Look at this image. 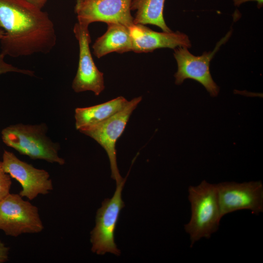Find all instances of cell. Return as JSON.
<instances>
[{
    "label": "cell",
    "mask_w": 263,
    "mask_h": 263,
    "mask_svg": "<svg viewBox=\"0 0 263 263\" xmlns=\"http://www.w3.org/2000/svg\"><path fill=\"white\" fill-rule=\"evenodd\" d=\"M2 53L13 57L49 53L56 42L54 24L47 12L25 0H0Z\"/></svg>",
    "instance_id": "6da1fadb"
},
{
    "label": "cell",
    "mask_w": 263,
    "mask_h": 263,
    "mask_svg": "<svg viewBox=\"0 0 263 263\" xmlns=\"http://www.w3.org/2000/svg\"><path fill=\"white\" fill-rule=\"evenodd\" d=\"M191 217L184 225L191 247L201 239L210 238L219 229L221 215L216 184L206 180L188 188Z\"/></svg>",
    "instance_id": "7a4b0ae2"
},
{
    "label": "cell",
    "mask_w": 263,
    "mask_h": 263,
    "mask_svg": "<svg viewBox=\"0 0 263 263\" xmlns=\"http://www.w3.org/2000/svg\"><path fill=\"white\" fill-rule=\"evenodd\" d=\"M45 123L35 125L22 123L10 125L1 132L3 142L20 154L33 160H42L63 165L65 160L60 157L58 143L54 142L46 135Z\"/></svg>",
    "instance_id": "3957f363"
},
{
    "label": "cell",
    "mask_w": 263,
    "mask_h": 263,
    "mask_svg": "<svg viewBox=\"0 0 263 263\" xmlns=\"http://www.w3.org/2000/svg\"><path fill=\"white\" fill-rule=\"evenodd\" d=\"M43 228L38 207L19 194L10 193L0 201V230L6 235L38 233Z\"/></svg>",
    "instance_id": "277c9868"
},
{
    "label": "cell",
    "mask_w": 263,
    "mask_h": 263,
    "mask_svg": "<svg viewBox=\"0 0 263 263\" xmlns=\"http://www.w3.org/2000/svg\"><path fill=\"white\" fill-rule=\"evenodd\" d=\"M127 177L119 184L113 197L105 199L96 212L95 225L91 232L92 251L98 255L110 252L119 256L120 251L114 242V231L121 209L124 207L122 191Z\"/></svg>",
    "instance_id": "5b68a950"
},
{
    "label": "cell",
    "mask_w": 263,
    "mask_h": 263,
    "mask_svg": "<svg viewBox=\"0 0 263 263\" xmlns=\"http://www.w3.org/2000/svg\"><path fill=\"white\" fill-rule=\"evenodd\" d=\"M231 33L232 30L229 31L219 41L212 51L205 52L201 56H194L186 47L174 49L173 56L178 67L174 74L175 83L181 85L185 79H192L204 86L210 96H217L220 89L210 74V63L220 47L230 38Z\"/></svg>",
    "instance_id": "8992f818"
},
{
    "label": "cell",
    "mask_w": 263,
    "mask_h": 263,
    "mask_svg": "<svg viewBox=\"0 0 263 263\" xmlns=\"http://www.w3.org/2000/svg\"><path fill=\"white\" fill-rule=\"evenodd\" d=\"M142 100V96L133 98L119 112L107 120L93 127L79 131L96 141L106 151L111 169V177L116 185L124 179L117 167L115 145L123 132L133 110Z\"/></svg>",
    "instance_id": "52a82bcc"
},
{
    "label": "cell",
    "mask_w": 263,
    "mask_h": 263,
    "mask_svg": "<svg viewBox=\"0 0 263 263\" xmlns=\"http://www.w3.org/2000/svg\"><path fill=\"white\" fill-rule=\"evenodd\" d=\"M221 217L240 210L259 215L263 212V184L261 181L216 184Z\"/></svg>",
    "instance_id": "ba28073f"
},
{
    "label": "cell",
    "mask_w": 263,
    "mask_h": 263,
    "mask_svg": "<svg viewBox=\"0 0 263 263\" xmlns=\"http://www.w3.org/2000/svg\"><path fill=\"white\" fill-rule=\"evenodd\" d=\"M2 164L4 171L21 186L19 194L32 200L39 195H46L53 189L49 173L23 161L13 152L4 150Z\"/></svg>",
    "instance_id": "9c48e42d"
},
{
    "label": "cell",
    "mask_w": 263,
    "mask_h": 263,
    "mask_svg": "<svg viewBox=\"0 0 263 263\" xmlns=\"http://www.w3.org/2000/svg\"><path fill=\"white\" fill-rule=\"evenodd\" d=\"M132 0H80L75 6L77 22L87 26L94 22L119 23L130 27L134 24Z\"/></svg>",
    "instance_id": "30bf717a"
},
{
    "label": "cell",
    "mask_w": 263,
    "mask_h": 263,
    "mask_svg": "<svg viewBox=\"0 0 263 263\" xmlns=\"http://www.w3.org/2000/svg\"><path fill=\"white\" fill-rule=\"evenodd\" d=\"M88 27L78 22L74 27L73 31L79 45V60L72 87L75 93L90 91L98 96L105 89L104 80L103 73L99 71L92 56Z\"/></svg>",
    "instance_id": "8fae6325"
},
{
    "label": "cell",
    "mask_w": 263,
    "mask_h": 263,
    "mask_svg": "<svg viewBox=\"0 0 263 263\" xmlns=\"http://www.w3.org/2000/svg\"><path fill=\"white\" fill-rule=\"evenodd\" d=\"M129 29L132 39V51L136 53L152 52L160 48L191 47L188 37L179 31L159 32L141 24H134Z\"/></svg>",
    "instance_id": "7c38bea8"
},
{
    "label": "cell",
    "mask_w": 263,
    "mask_h": 263,
    "mask_svg": "<svg viewBox=\"0 0 263 263\" xmlns=\"http://www.w3.org/2000/svg\"><path fill=\"white\" fill-rule=\"evenodd\" d=\"M106 32L93 44L94 55L100 58L111 53L122 54L132 50L129 27L119 23H108Z\"/></svg>",
    "instance_id": "4fadbf2b"
},
{
    "label": "cell",
    "mask_w": 263,
    "mask_h": 263,
    "mask_svg": "<svg viewBox=\"0 0 263 263\" xmlns=\"http://www.w3.org/2000/svg\"><path fill=\"white\" fill-rule=\"evenodd\" d=\"M128 101L120 96L98 105L75 109V126L76 130L89 129L109 119L121 110Z\"/></svg>",
    "instance_id": "5bb4252c"
},
{
    "label": "cell",
    "mask_w": 263,
    "mask_h": 263,
    "mask_svg": "<svg viewBox=\"0 0 263 263\" xmlns=\"http://www.w3.org/2000/svg\"><path fill=\"white\" fill-rule=\"evenodd\" d=\"M165 0H132L131 11H136L133 17L134 24H152L160 28L163 32H170L164 18Z\"/></svg>",
    "instance_id": "9a60e30c"
},
{
    "label": "cell",
    "mask_w": 263,
    "mask_h": 263,
    "mask_svg": "<svg viewBox=\"0 0 263 263\" xmlns=\"http://www.w3.org/2000/svg\"><path fill=\"white\" fill-rule=\"evenodd\" d=\"M5 56L3 53H0V75L7 73L15 72L31 76H34L35 72L32 70L20 69L6 62L4 60Z\"/></svg>",
    "instance_id": "2e32d148"
},
{
    "label": "cell",
    "mask_w": 263,
    "mask_h": 263,
    "mask_svg": "<svg viewBox=\"0 0 263 263\" xmlns=\"http://www.w3.org/2000/svg\"><path fill=\"white\" fill-rule=\"evenodd\" d=\"M11 178L9 174L4 171L2 161H0V201L10 193Z\"/></svg>",
    "instance_id": "e0dca14e"
},
{
    "label": "cell",
    "mask_w": 263,
    "mask_h": 263,
    "mask_svg": "<svg viewBox=\"0 0 263 263\" xmlns=\"http://www.w3.org/2000/svg\"><path fill=\"white\" fill-rule=\"evenodd\" d=\"M9 250V248L0 241V263H3L8 261Z\"/></svg>",
    "instance_id": "ac0fdd59"
},
{
    "label": "cell",
    "mask_w": 263,
    "mask_h": 263,
    "mask_svg": "<svg viewBox=\"0 0 263 263\" xmlns=\"http://www.w3.org/2000/svg\"><path fill=\"white\" fill-rule=\"evenodd\" d=\"M255 1L257 3V7L259 9L261 8L263 6V0H233V3L235 6H240L242 4L249 1Z\"/></svg>",
    "instance_id": "d6986e66"
},
{
    "label": "cell",
    "mask_w": 263,
    "mask_h": 263,
    "mask_svg": "<svg viewBox=\"0 0 263 263\" xmlns=\"http://www.w3.org/2000/svg\"><path fill=\"white\" fill-rule=\"evenodd\" d=\"M29 3L35 6L36 7L42 9L45 6L48 0H25Z\"/></svg>",
    "instance_id": "ffe728a7"
},
{
    "label": "cell",
    "mask_w": 263,
    "mask_h": 263,
    "mask_svg": "<svg viewBox=\"0 0 263 263\" xmlns=\"http://www.w3.org/2000/svg\"><path fill=\"white\" fill-rule=\"evenodd\" d=\"M4 35V31L0 27V40L3 38Z\"/></svg>",
    "instance_id": "44dd1931"
},
{
    "label": "cell",
    "mask_w": 263,
    "mask_h": 263,
    "mask_svg": "<svg viewBox=\"0 0 263 263\" xmlns=\"http://www.w3.org/2000/svg\"><path fill=\"white\" fill-rule=\"evenodd\" d=\"M79 0H76V1H79Z\"/></svg>",
    "instance_id": "7402d4cb"
}]
</instances>
